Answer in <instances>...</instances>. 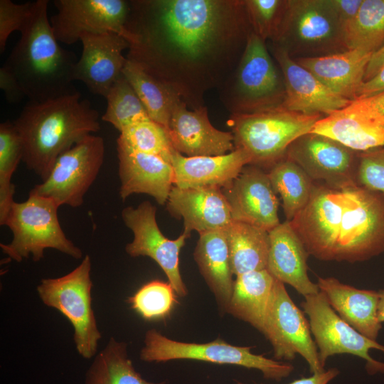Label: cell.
<instances>
[{"instance_id": "cell-47", "label": "cell", "mask_w": 384, "mask_h": 384, "mask_svg": "<svg viewBox=\"0 0 384 384\" xmlns=\"http://www.w3.org/2000/svg\"><path fill=\"white\" fill-rule=\"evenodd\" d=\"M378 292V319L380 323H383L384 322V290H380Z\"/></svg>"}, {"instance_id": "cell-6", "label": "cell", "mask_w": 384, "mask_h": 384, "mask_svg": "<svg viewBox=\"0 0 384 384\" xmlns=\"http://www.w3.org/2000/svg\"><path fill=\"white\" fill-rule=\"evenodd\" d=\"M322 114L291 111L282 105L255 113L231 114L227 124L235 149L245 151L250 164L270 168L285 156L289 145L312 131Z\"/></svg>"}, {"instance_id": "cell-2", "label": "cell", "mask_w": 384, "mask_h": 384, "mask_svg": "<svg viewBox=\"0 0 384 384\" xmlns=\"http://www.w3.org/2000/svg\"><path fill=\"white\" fill-rule=\"evenodd\" d=\"M289 222L320 260L362 262L384 252V195L357 183H314L308 204Z\"/></svg>"}, {"instance_id": "cell-20", "label": "cell", "mask_w": 384, "mask_h": 384, "mask_svg": "<svg viewBox=\"0 0 384 384\" xmlns=\"http://www.w3.org/2000/svg\"><path fill=\"white\" fill-rule=\"evenodd\" d=\"M167 130L174 149L186 156H220L235 150L233 133L214 127L206 106L191 110L180 100Z\"/></svg>"}, {"instance_id": "cell-26", "label": "cell", "mask_w": 384, "mask_h": 384, "mask_svg": "<svg viewBox=\"0 0 384 384\" xmlns=\"http://www.w3.org/2000/svg\"><path fill=\"white\" fill-rule=\"evenodd\" d=\"M316 284L344 321L366 337L376 341L382 329L378 319V292L357 289L334 277H319Z\"/></svg>"}, {"instance_id": "cell-18", "label": "cell", "mask_w": 384, "mask_h": 384, "mask_svg": "<svg viewBox=\"0 0 384 384\" xmlns=\"http://www.w3.org/2000/svg\"><path fill=\"white\" fill-rule=\"evenodd\" d=\"M233 221L270 231L277 225L279 200L262 167L247 164L227 186L221 188Z\"/></svg>"}, {"instance_id": "cell-45", "label": "cell", "mask_w": 384, "mask_h": 384, "mask_svg": "<svg viewBox=\"0 0 384 384\" xmlns=\"http://www.w3.org/2000/svg\"><path fill=\"white\" fill-rule=\"evenodd\" d=\"M339 370L337 368H331L321 373H314L308 378L295 380L289 384H328L338 375ZM237 384H245L238 381ZM262 384V383H260Z\"/></svg>"}, {"instance_id": "cell-33", "label": "cell", "mask_w": 384, "mask_h": 384, "mask_svg": "<svg viewBox=\"0 0 384 384\" xmlns=\"http://www.w3.org/2000/svg\"><path fill=\"white\" fill-rule=\"evenodd\" d=\"M122 74L135 90L149 118L168 129L174 106L181 98L128 59Z\"/></svg>"}, {"instance_id": "cell-35", "label": "cell", "mask_w": 384, "mask_h": 384, "mask_svg": "<svg viewBox=\"0 0 384 384\" xmlns=\"http://www.w3.org/2000/svg\"><path fill=\"white\" fill-rule=\"evenodd\" d=\"M23 158V145L14 122L0 124V225H4L14 202L11 177Z\"/></svg>"}, {"instance_id": "cell-10", "label": "cell", "mask_w": 384, "mask_h": 384, "mask_svg": "<svg viewBox=\"0 0 384 384\" xmlns=\"http://www.w3.org/2000/svg\"><path fill=\"white\" fill-rule=\"evenodd\" d=\"M91 260L85 255L68 274L43 279L37 292L44 304L60 311L74 328V341L79 354L91 358L97 352L101 334L92 308Z\"/></svg>"}, {"instance_id": "cell-42", "label": "cell", "mask_w": 384, "mask_h": 384, "mask_svg": "<svg viewBox=\"0 0 384 384\" xmlns=\"http://www.w3.org/2000/svg\"><path fill=\"white\" fill-rule=\"evenodd\" d=\"M363 0H330L345 34L355 20Z\"/></svg>"}, {"instance_id": "cell-31", "label": "cell", "mask_w": 384, "mask_h": 384, "mask_svg": "<svg viewBox=\"0 0 384 384\" xmlns=\"http://www.w3.org/2000/svg\"><path fill=\"white\" fill-rule=\"evenodd\" d=\"M267 175L274 191L282 201L287 220L291 221L308 204L314 182L285 156L269 168Z\"/></svg>"}, {"instance_id": "cell-23", "label": "cell", "mask_w": 384, "mask_h": 384, "mask_svg": "<svg viewBox=\"0 0 384 384\" xmlns=\"http://www.w3.org/2000/svg\"><path fill=\"white\" fill-rule=\"evenodd\" d=\"M166 204L172 216L183 219V233L189 237L193 230L202 233L225 229L233 222L228 203L220 188L174 186Z\"/></svg>"}, {"instance_id": "cell-40", "label": "cell", "mask_w": 384, "mask_h": 384, "mask_svg": "<svg viewBox=\"0 0 384 384\" xmlns=\"http://www.w3.org/2000/svg\"><path fill=\"white\" fill-rule=\"evenodd\" d=\"M356 183L384 195V147L359 152Z\"/></svg>"}, {"instance_id": "cell-14", "label": "cell", "mask_w": 384, "mask_h": 384, "mask_svg": "<svg viewBox=\"0 0 384 384\" xmlns=\"http://www.w3.org/2000/svg\"><path fill=\"white\" fill-rule=\"evenodd\" d=\"M156 213V208L148 201L136 208L128 206L122 210V220L134 235L125 250L131 257L146 256L154 260L166 275L175 293L186 297L188 289L180 272L179 255L189 236L182 233L175 240L166 238L159 228Z\"/></svg>"}, {"instance_id": "cell-36", "label": "cell", "mask_w": 384, "mask_h": 384, "mask_svg": "<svg viewBox=\"0 0 384 384\" xmlns=\"http://www.w3.org/2000/svg\"><path fill=\"white\" fill-rule=\"evenodd\" d=\"M107 106L102 119L119 132L149 117L135 90L123 74L112 85L105 96Z\"/></svg>"}, {"instance_id": "cell-7", "label": "cell", "mask_w": 384, "mask_h": 384, "mask_svg": "<svg viewBox=\"0 0 384 384\" xmlns=\"http://www.w3.org/2000/svg\"><path fill=\"white\" fill-rule=\"evenodd\" d=\"M272 44L294 59L347 50L338 16L330 0H287Z\"/></svg>"}, {"instance_id": "cell-4", "label": "cell", "mask_w": 384, "mask_h": 384, "mask_svg": "<svg viewBox=\"0 0 384 384\" xmlns=\"http://www.w3.org/2000/svg\"><path fill=\"white\" fill-rule=\"evenodd\" d=\"M48 0L34 2L31 17L4 64L31 102H41L78 92L73 85L74 53L63 49L48 18Z\"/></svg>"}, {"instance_id": "cell-46", "label": "cell", "mask_w": 384, "mask_h": 384, "mask_svg": "<svg viewBox=\"0 0 384 384\" xmlns=\"http://www.w3.org/2000/svg\"><path fill=\"white\" fill-rule=\"evenodd\" d=\"M383 67H384V45L372 54L365 72L363 82L375 76Z\"/></svg>"}, {"instance_id": "cell-17", "label": "cell", "mask_w": 384, "mask_h": 384, "mask_svg": "<svg viewBox=\"0 0 384 384\" xmlns=\"http://www.w3.org/2000/svg\"><path fill=\"white\" fill-rule=\"evenodd\" d=\"M285 156L314 183L335 188L357 183L359 152L330 137L312 132L304 134L289 145Z\"/></svg>"}, {"instance_id": "cell-44", "label": "cell", "mask_w": 384, "mask_h": 384, "mask_svg": "<svg viewBox=\"0 0 384 384\" xmlns=\"http://www.w3.org/2000/svg\"><path fill=\"white\" fill-rule=\"evenodd\" d=\"M384 92V67L370 80L363 82L358 89L357 98Z\"/></svg>"}, {"instance_id": "cell-3", "label": "cell", "mask_w": 384, "mask_h": 384, "mask_svg": "<svg viewBox=\"0 0 384 384\" xmlns=\"http://www.w3.org/2000/svg\"><path fill=\"white\" fill-rule=\"evenodd\" d=\"M80 97L77 92L29 101L14 121L23 145L22 161L43 181L62 153L100 129L98 112Z\"/></svg>"}, {"instance_id": "cell-19", "label": "cell", "mask_w": 384, "mask_h": 384, "mask_svg": "<svg viewBox=\"0 0 384 384\" xmlns=\"http://www.w3.org/2000/svg\"><path fill=\"white\" fill-rule=\"evenodd\" d=\"M80 58L73 71L74 80L82 82L94 94L105 97L116 80L122 75L127 61L123 50L128 41L115 33L84 34Z\"/></svg>"}, {"instance_id": "cell-16", "label": "cell", "mask_w": 384, "mask_h": 384, "mask_svg": "<svg viewBox=\"0 0 384 384\" xmlns=\"http://www.w3.org/2000/svg\"><path fill=\"white\" fill-rule=\"evenodd\" d=\"M57 13L50 22L58 42L68 45L80 40L84 34L115 33L127 41L125 28L129 1L55 0Z\"/></svg>"}, {"instance_id": "cell-24", "label": "cell", "mask_w": 384, "mask_h": 384, "mask_svg": "<svg viewBox=\"0 0 384 384\" xmlns=\"http://www.w3.org/2000/svg\"><path fill=\"white\" fill-rule=\"evenodd\" d=\"M250 162L249 155L240 149L224 155L191 157L175 150L171 156L174 186L180 188H225Z\"/></svg>"}, {"instance_id": "cell-8", "label": "cell", "mask_w": 384, "mask_h": 384, "mask_svg": "<svg viewBox=\"0 0 384 384\" xmlns=\"http://www.w3.org/2000/svg\"><path fill=\"white\" fill-rule=\"evenodd\" d=\"M59 207L53 200L31 191L26 201H14L4 224L12 232L13 238L9 243L0 244L2 252L16 262L30 255L38 262L48 248L80 259L82 250L66 237L60 226Z\"/></svg>"}, {"instance_id": "cell-37", "label": "cell", "mask_w": 384, "mask_h": 384, "mask_svg": "<svg viewBox=\"0 0 384 384\" xmlns=\"http://www.w3.org/2000/svg\"><path fill=\"white\" fill-rule=\"evenodd\" d=\"M117 141L137 151L159 156L169 163L175 151L168 130L150 118L124 129Z\"/></svg>"}, {"instance_id": "cell-32", "label": "cell", "mask_w": 384, "mask_h": 384, "mask_svg": "<svg viewBox=\"0 0 384 384\" xmlns=\"http://www.w3.org/2000/svg\"><path fill=\"white\" fill-rule=\"evenodd\" d=\"M144 379L128 357L127 344L111 338L87 370L84 384H165Z\"/></svg>"}, {"instance_id": "cell-34", "label": "cell", "mask_w": 384, "mask_h": 384, "mask_svg": "<svg viewBox=\"0 0 384 384\" xmlns=\"http://www.w3.org/2000/svg\"><path fill=\"white\" fill-rule=\"evenodd\" d=\"M348 50L373 53L384 45V0H363L345 34Z\"/></svg>"}, {"instance_id": "cell-29", "label": "cell", "mask_w": 384, "mask_h": 384, "mask_svg": "<svg viewBox=\"0 0 384 384\" xmlns=\"http://www.w3.org/2000/svg\"><path fill=\"white\" fill-rule=\"evenodd\" d=\"M274 279L267 269L237 276L228 314L262 332Z\"/></svg>"}, {"instance_id": "cell-13", "label": "cell", "mask_w": 384, "mask_h": 384, "mask_svg": "<svg viewBox=\"0 0 384 384\" xmlns=\"http://www.w3.org/2000/svg\"><path fill=\"white\" fill-rule=\"evenodd\" d=\"M301 305L309 317L310 330L324 368L329 356L348 353L366 360L368 373H384V363L374 360L369 355L370 349L384 352V346L366 337L344 321L322 292L304 297Z\"/></svg>"}, {"instance_id": "cell-39", "label": "cell", "mask_w": 384, "mask_h": 384, "mask_svg": "<svg viewBox=\"0 0 384 384\" xmlns=\"http://www.w3.org/2000/svg\"><path fill=\"white\" fill-rule=\"evenodd\" d=\"M244 1L252 31L265 41H272L280 23L286 1Z\"/></svg>"}, {"instance_id": "cell-1", "label": "cell", "mask_w": 384, "mask_h": 384, "mask_svg": "<svg viewBox=\"0 0 384 384\" xmlns=\"http://www.w3.org/2000/svg\"><path fill=\"white\" fill-rule=\"evenodd\" d=\"M125 28L127 58L191 110L224 84L252 31L244 0H131Z\"/></svg>"}, {"instance_id": "cell-30", "label": "cell", "mask_w": 384, "mask_h": 384, "mask_svg": "<svg viewBox=\"0 0 384 384\" xmlns=\"http://www.w3.org/2000/svg\"><path fill=\"white\" fill-rule=\"evenodd\" d=\"M225 230L233 275L237 277L246 272L267 269L269 231L233 220Z\"/></svg>"}, {"instance_id": "cell-15", "label": "cell", "mask_w": 384, "mask_h": 384, "mask_svg": "<svg viewBox=\"0 0 384 384\" xmlns=\"http://www.w3.org/2000/svg\"><path fill=\"white\" fill-rule=\"evenodd\" d=\"M311 132L358 152L384 147V92L351 100L321 117Z\"/></svg>"}, {"instance_id": "cell-12", "label": "cell", "mask_w": 384, "mask_h": 384, "mask_svg": "<svg viewBox=\"0 0 384 384\" xmlns=\"http://www.w3.org/2000/svg\"><path fill=\"white\" fill-rule=\"evenodd\" d=\"M262 333L272 344L275 359L291 361L299 354L307 362L312 374L325 370L311 336L309 322L293 302L284 284L277 279Z\"/></svg>"}, {"instance_id": "cell-38", "label": "cell", "mask_w": 384, "mask_h": 384, "mask_svg": "<svg viewBox=\"0 0 384 384\" xmlns=\"http://www.w3.org/2000/svg\"><path fill=\"white\" fill-rule=\"evenodd\" d=\"M172 286L159 280L151 281L140 287L128 302L146 320L164 319L171 312L176 299Z\"/></svg>"}, {"instance_id": "cell-9", "label": "cell", "mask_w": 384, "mask_h": 384, "mask_svg": "<svg viewBox=\"0 0 384 384\" xmlns=\"http://www.w3.org/2000/svg\"><path fill=\"white\" fill-rule=\"evenodd\" d=\"M140 352L146 362L195 360L220 365H235L260 370L265 378L279 381L294 370L289 363L255 354L251 346L230 344L220 338L205 343L177 341L154 329L146 331Z\"/></svg>"}, {"instance_id": "cell-5", "label": "cell", "mask_w": 384, "mask_h": 384, "mask_svg": "<svg viewBox=\"0 0 384 384\" xmlns=\"http://www.w3.org/2000/svg\"><path fill=\"white\" fill-rule=\"evenodd\" d=\"M218 91L231 114L255 113L282 105L285 87L282 72L265 41L252 31L237 67Z\"/></svg>"}, {"instance_id": "cell-28", "label": "cell", "mask_w": 384, "mask_h": 384, "mask_svg": "<svg viewBox=\"0 0 384 384\" xmlns=\"http://www.w3.org/2000/svg\"><path fill=\"white\" fill-rule=\"evenodd\" d=\"M225 229L199 233L193 252L198 270L222 314L228 313L234 285Z\"/></svg>"}, {"instance_id": "cell-11", "label": "cell", "mask_w": 384, "mask_h": 384, "mask_svg": "<svg viewBox=\"0 0 384 384\" xmlns=\"http://www.w3.org/2000/svg\"><path fill=\"white\" fill-rule=\"evenodd\" d=\"M105 151L101 137L87 135L62 153L47 178L30 191L50 198L60 206H80L100 172Z\"/></svg>"}, {"instance_id": "cell-22", "label": "cell", "mask_w": 384, "mask_h": 384, "mask_svg": "<svg viewBox=\"0 0 384 384\" xmlns=\"http://www.w3.org/2000/svg\"><path fill=\"white\" fill-rule=\"evenodd\" d=\"M117 150L120 198L124 201L132 194L145 193L159 204H166L174 186L171 164L159 156L137 151L118 141Z\"/></svg>"}, {"instance_id": "cell-27", "label": "cell", "mask_w": 384, "mask_h": 384, "mask_svg": "<svg viewBox=\"0 0 384 384\" xmlns=\"http://www.w3.org/2000/svg\"><path fill=\"white\" fill-rule=\"evenodd\" d=\"M373 53L360 50L294 60L311 73L337 95L353 100L363 82L365 72ZM294 59V58H293Z\"/></svg>"}, {"instance_id": "cell-25", "label": "cell", "mask_w": 384, "mask_h": 384, "mask_svg": "<svg viewBox=\"0 0 384 384\" xmlns=\"http://www.w3.org/2000/svg\"><path fill=\"white\" fill-rule=\"evenodd\" d=\"M269 237L268 272L304 297L318 293L317 284L308 275L309 255L290 222L286 220L277 225L269 231Z\"/></svg>"}, {"instance_id": "cell-41", "label": "cell", "mask_w": 384, "mask_h": 384, "mask_svg": "<svg viewBox=\"0 0 384 384\" xmlns=\"http://www.w3.org/2000/svg\"><path fill=\"white\" fill-rule=\"evenodd\" d=\"M34 2L16 4L11 0H0V53H4L9 36L20 33L28 24Z\"/></svg>"}, {"instance_id": "cell-21", "label": "cell", "mask_w": 384, "mask_h": 384, "mask_svg": "<svg viewBox=\"0 0 384 384\" xmlns=\"http://www.w3.org/2000/svg\"><path fill=\"white\" fill-rule=\"evenodd\" d=\"M270 48L284 79L283 107L306 114L328 115L351 102L334 93L283 48L274 44Z\"/></svg>"}, {"instance_id": "cell-43", "label": "cell", "mask_w": 384, "mask_h": 384, "mask_svg": "<svg viewBox=\"0 0 384 384\" xmlns=\"http://www.w3.org/2000/svg\"><path fill=\"white\" fill-rule=\"evenodd\" d=\"M0 88L9 103H17L26 96L18 80L4 65L0 68Z\"/></svg>"}]
</instances>
